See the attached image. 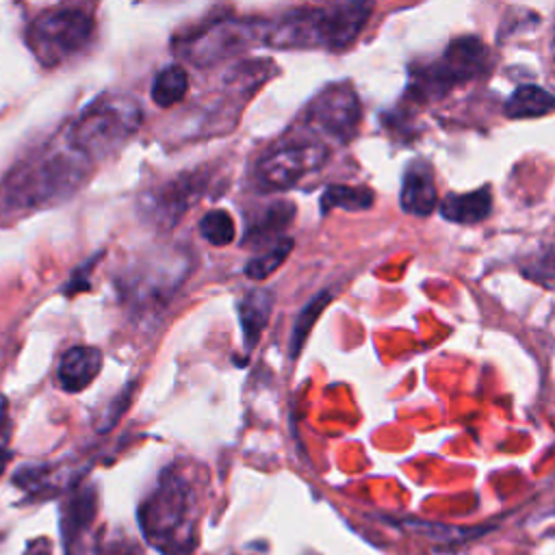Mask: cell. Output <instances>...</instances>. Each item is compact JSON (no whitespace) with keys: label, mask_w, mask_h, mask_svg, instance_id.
<instances>
[{"label":"cell","mask_w":555,"mask_h":555,"mask_svg":"<svg viewBox=\"0 0 555 555\" xmlns=\"http://www.w3.org/2000/svg\"><path fill=\"white\" fill-rule=\"evenodd\" d=\"M80 473L76 468L52 466V464H28L13 475V483L28 496H54L61 490H74Z\"/></svg>","instance_id":"5bb4252c"},{"label":"cell","mask_w":555,"mask_h":555,"mask_svg":"<svg viewBox=\"0 0 555 555\" xmlns=\"http://www.w3.org/2000/svg\"><path fill=\"white\" fill-rule=\"evenodd\" d=\"M93 163L67 139L48 141L24 156L0 180V215H17L59 204L74 195L89 178Z\"/></svg>","instance_id":"6da1fadb"},{"label":"cell","mask_w":555,"mask_h":555,"mask_svg":"<svg viewBox=\"0 0 555 555\" xmlns=\"http://www.w3.org/2000/svg\"><path fill=\"white\" fill-rule=\"evenodd\" d=\"M139 527L160 555H193L197 546L199 499L186 473L167 466L137 512Z\"/></svg>","instance_id":"7a4b0ae2"},{"label":"cell","mask_w":555,"mask_h":555,"mask_svg":"<svg viewBox=\"0 0 555 555\" xmlns=\"http://www.w3.org/2000/svg\"><path fill=\"white\" fill-rule=\"evenodd\" d=\"M373 191L369 186H349V184H330L321 195V210L327 212L332 208L345 210H366L373 206Z\"/></svg>","instance_id":"44dd1931"},{"label":"cell","mask_w":555,"mask_h":555,"mask_svg":"<svg viewBox=\"0 0 555 555\" xmlns=\"http://www.w3.org/2000/svg\"><path fill=\"white\" fill-rule=\"evenodd\" d=\"M9 460H11V451H9V447H0V475L4 473V468H7Z\"/></svg>","instance_id":"f1b7e54d"},{"label":"cell","mask_w":555,"mask_h":555,"mask_svg":"<svg viewBox=\"0 0 555 555\" xmlns=\"http://www.w3.org/2000/svg\"><path fill=\"white\" fill-rule=\"evenodd\" d=\"M267 22L258 17H215L180 35L176 50L184 61L197 67H210L262 43Z\"/></svg>","instance_id":"52a82bcc"},{"label":"cell","mask_w":555,"mask_h":555,"mask_svg":"<svg viewBox=\"0 0 555 555\" xmlns=\"http://www.w3.org/2000/svg\"><path fill=\"white\" fill-rule=\"evenodd\" d=\"M490 50L477 37L453 39L444 52L410 69V93L418 100L444 95L449 89L490 72Z\"/></svg>","instance_id":"ba28073f"},{"label":"cell","mask_w":555,"mask_h":555,"mask_svg":"<svg viewBox=\"0 0 555 555\" xmlns=\"http://www.w3.org/2000/svg\"><path fill=\"white\" fill-rule=\"evenodd\" d=\"M273 295L269 291H251L238 301V321L247 349H254L269 323Z\"/></svg>","instance_id":"ac0fdd59"},{"label":"cell","mask_w":555,"mask_h":555,"mask_svg":"<svg viewBox=\"0 0 555 555\" xmlns=\"http://www.w3.org/2000/svg\"><path fill=\"white\" fill-rule=\"evenodd\" d=\"M98 262V258L93 256V258H89L85 264H80L74 273H72V278L67 280V284L63 286V293L67 295V297H72L74 293H78V291H85L89 284H87V278H89V271H91V267Z\"/></svg>","instance_id":"4316f807"},{"label":"cell","mask_w":555,"mask_h":555,"mask_svg":"<svg viewBox=\"0 0 555 555\" xmlns=\"http://www.w3.org/2000/svg\"><path fill=\"white\" fill-rule=\"evenodd\" d=\"M199 236L204 241H208L210 245H228L234 241V234H236V228H234V219L228 210L223 208H215V210H208L202 219H199Z\"/></svg>","instance_id":"603a6c76"},{"label":"cell","mask_w":555,"mask_h":555,"mask_svg":"<svg viewBox=\"0 0 555 555\" xmlns=\"http://www.w3.org/2000/svg\"><path fill=\"white\" fill-rule=\"evenodd\" d=\"M91 555H143V553L128 538H106L93 546Z\"/></svg>","instance_id":"484cf974"},{"label":"cell","mask_w":555,"mask_h":555,"mask_svg":"<svg viewBox=\"0 0 555 555\" xmlns=\"http://www.w3.org/2000/svg\"><path fill=\"white\" fill-rule=\"evenodd\" d=\"M330 299H332V293H330V291H321L317 297H312V299L301 308V312H299V317H297V321H295V325H293V334H291V343H288L293 358L301 351V347H304V343H306V338H308V334H310L314 321L319 319V314L323 312V308L330 304Z\"/></svg>","instance_id":"7402d4cb"},{"label":"cell","mask_w":555,"mask_h":555,"mask_svg":"<svg viewBox=\"0 0 555 555\" xmlns=\"http://www.w3.org/2000/svg\"><path fill=\"white\" fill-rule=\"evenodd\" d=\"M373 4L334 2L323 7H297L267 22L262 43L269 48H349L364 24Z\"/></svg>","instance_id":"3957f363"},{"label":"cell","mask_w":555,"mask_h":555,"mask_svg":"<svg viewBox=\"0 0 555 555\" xmlns=\"http://www.w3.org/2000/svg\"><path fill=\"white\" fill-rule=\"evenodd\" d=\"M24 555H52V548H50V542L46 540V538H39V540H33L28 546H26V551H24Z\"/></svg>","instance_id":"83f0119b"},{"label":"cell","mask_w":555,"mask_h":555,"mask_svg":"<svg viewBox=\"0 0 555 555\" xmlns=\"http://www.w3.org/2000/svg\"><path fill=\"white\" fill-rule=\"evenodd\" d=\"M98 512V496L91 486H76L61 507V544L65 555H74Z\"/></svg>","instance_id":"7c38bea8"},{"label":"cell","mask_w":555,"mask_h":555,"mask_svg":"<svg viewBox=\"0 0 555 555\" xmlns=\"http://www.w3.org/2000/svg\"><path fill=\"white\" fill-rule=\"evenodd\" d=\"M104 353L93 345H74L63 351L56 369V382L65 392L85 390L102 371Z\"/></svg>","instance_id":"4fadbf2b"},{"label":"cell","mask_w":555,"mask_h":555,"mask_svg":"<svg viewBox=\"0 0 555 555\" xmlns=\"http://www.w3.org/2000/svg\"><path fill=\"white\" fill-rule=\"evenodd\" d=\"M193 269V254L184 247H158L137 258L119 278V295L139 317L158 314L173 299Z\"/></svg>","instance_id":"277c9868"},{"label":"cell","mask_w":555,"mask_h":555,"mask_svg":"<svg viewBox=\"0 0 555 555\" xmlns=\"http://www.w3.org/2000/svg\"><path fill=\"white\" fill-rule=\"evenodd\" d=\"M520 269L529 280L546 288H555V243L538 247L531 256L522 260Z\"/></svg>","instance_id":"d4e9b609"},{"label":"cell","mask_w":555,"mask_h":555,"mask_svg":"<svg viewBox=\"0 0 555 555\" xmlns=\"http://www.w3.org/2000/svg\"><path fill=\"white\" fill-rule=\"evenodd\" d=\"M293 251V238H282L280 243H275L269 249H262L258 256H254L247 264H245V275L251 280H264L267 275H271L275 269H280L284 264V260L288 258V254Z\"/></svg>","instance_id":"cb8c5ba5"},{"label":"cell","mask_w":555,"mask_h":555,"mask_svg":"<svg viewBox=\"0 0 555 555\" xmlns=\"http://www.w3.org/2000/svg\"><path fill=\"white\" fill-rule=\"evenodd\" d=\"M327 158L330 145L321 137H286L258 160L256 178L264 189H291L321 169Z\"/></svg>","instance_id":"9c48e42d"},{"label":"cell","mask_w":555,"mask_h":555,"mask_svg":"<svg viewBox=\"0 0 555 555\" xmlns=\"http://www.w3.org/2000/svg\"><path fill=\"white\" fill-rule=\"evenodd\" d=\"M438 202V191H436V180L429 163L416 158L412 160L401 180V193H399V204L403 212L408 215H429L436 208Z\"/></svg>","instance_id":"9a60e30c"},{"label":"cell","mask_w":555,"mask_h":555,"mask_svg":"<svg viewBox=\"0 0 555 555\" xmlns=\"http://www.w3.org/2000/svg\"><path fill=\"white\" fill-rule=\"evenodd\" d=\"M362 108L351 85L336 82L319 91L304 113V126L323 139L349 143L360 126Z\"/></svg>","instance_id":"8fae6325"},{"label":"cell","mask_w":555,"mask_h":555,"mask_svg":"<svg viewBox=\"0 0 555 555\" xmlns=\"http://www.w3.org/2000/svg\"><path fill=\"white\" fill-rule=\"evenodd\" d=\"M295 219V204L293 202H273L269 206H264V210L256 217V221L247 228L243 245L245 247H273L275 243H280L286 232V228L293 223Z\"/></svg>","instance_id":"2e32d148"},{"label":"cell","mask_w":555,"mask_h":555,"mask_svg":"<svg viewBox=\"0 0 555 555\" xmlns=\"http://www.w3.org/2000/svg\"><path fill=\"white\" fill-rule=\"evenodd\" d=\"M210 171L193 169L145 189L139 197V215L145 223L158 230H173L178 221L204 197L210 186Z\"/></svg>","instance_id":"30bf717a"},{"label":"cell","mask_w":555,"mask_h":555,"mask_svg":"<svg viewBox=\"0 0 555 555\" xmlns=\"http://www.w3.org/2000/svg\"><path fill=\"white\" fill-rule=\"evenodd\" d=\"M438 210L451 223H464V225L479 223L492 210L490 186H481L470 193H449L442 197Z\"/></svg>","instance_id":"e0dca14e"},{"label":"cell","mask_w":555,"mask_h":555,"mask_svg":"<svg viewBox=\"0 0 555 555\" xmlns=\"http://www.w3.org/2000/svg\"><path fill=\"white\" fill-rule=\"evenodd\" d=\"M189 89V74L182 65H167L158 72V76L152 82L150 98L156 106L169 108L178 104Z\"/></svg>","instance_id":"ffe728a7"},{"label":"cell","mask_w":555,"mask_h":555,"mask_svg":"<svg viewBox=\"0 0 555 555\" xmlns=\"http://www.w3.org/2000/svg\"><path fill=\"white\" fill-rule=\"evenodd\" d=\"M551 111H555V95L538 85L516 87L503 106V113L512 119L542 117Z\"/></svg>","instance_id":"d6986e66"},{"label":"cell","mask_w":555,"mask_h":555,"mask_svg":"<svg viewBox=\"0 0 555 555\" xmlns=\"http://www.w3.org/2000/svg\"><path fill=\"white\" fill-rule=\"evenodd\" d=\"M95 20L76 4L41 11L26 28V43L43 67H56L85 52L93 41Z\"/></svg>","instance_id":"8992f818"},{"label":"cell","mask_w":555,"mask_h":555,"mask_svg":"<svg viewBox=\"0 0 555 555\" xmlns=\"http://www.w3.org/2000/svg\"><path fill=\"white\" fill-rule=\"evenodd\" d=\"M553 56H555V41H553Z\"/></svg>","instance_id":"f546056e"},{"label":"cell","mask_w":555,"mask_h":555,"mask_svg":"<svg viewBox=\"0 0 555 555\" xmlns=\"http://www.w3.org/2000/svg\"><path fill=\"white\" fill-rule=\"evenodd\" d=\"M143 111L126 95H102L65 128L69 143L93 165L119 152L141 128Z\"/></svg>","instance_id":"5b68a950"}]
</instances>
